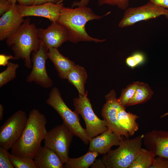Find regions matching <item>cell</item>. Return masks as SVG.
<instances>
[{"instance_id": "34", "label": "cell", "mask_w": 168, "mask_h": 168, "mask_svg": "<svg viewBox=\"0 0 168 168\" xmlns=\"http://www.w3.org/2000/svg\"><path fill=\"white\" fill-rule=\"evenodd\" d=\"M160 7L168 8V0H148Z\"/></svg>"}, {"instance_id": "36", "label": "cell", "mask_w": 168, "mask_h": 168, "mask_svg": "<svg viewBox=\"0 0 168 168\" xmlns=\"http://www.w3.org/2000/svg\"><path fill=\"white\" fill-rule=\"evenodd\" d=\"M35 0H17L19 4L24 6H29L34 5Z\"/></svg>"}, {"instance_id": "26", "label": "cell", "mask_w": 168, "mask_h": 168, "mask_svg": "<svg viewBox=\"0 0 168 168\" xmlns=\"http://www.w3.org/2000/svg\"><path fill=\"white\" fill-rule=\"evenodd\" d=\"M11 161L15 168H36L34 160L26 156H18L10 154Z\"/></svg>"}, {"instance_id": "12", "label": "cell", "mask_w": 168, "mask_h": 168, "mask_svg": "<svg viewBox=\"0 0 168 168\" xmlns=\"http://www.w3.org/2000/svg\"><path fill=\"white\" fill-rule=\"evenodd\" d=\"M37 35L48 50L51 48L60 47L69 39L67 28L57 21L51 22L46 29L38 28Z\"/></svg>"}, {"instance_id": "10", "label": "cell", "mask_w": 168, "mask_h": 168, "mask_svg": "<svg viewBox=\"0 0 168 168\" xmlns=\"http://www.w3.org/2000/svg\"><path fill=\"white\" fill-rule=\"evenodd\" d=\"M48 49L40 40L39 49L33 52L31 59L32 70L27 76V82H34L45 88L51 87L53 82L48 76L46 68V63L48 56Z\"/></svg>"}, {"instance_id": "28", "label": "cell", "mask_w": 168, "mask_h": 168, "mask_svg": "<svg viewBox=\"0 0 168 168\" xmlns=\"http://www.w3.org/2000/svg\"><path fill=\"white\" fill-rule=\"evenodd\" d=\"M145 59V56L143 54L136 52L127 57L126 63L128 66L133 68L143 63Z\"/></svg>"}, {"instance_id": "18", "label": "cell", "mask_w": 168, "mask_h": 168, "mask_svg": "<svg viewBox=\"0 0 168 168\" xmlns=\"http://www.w3.org/2000/svg\"><path fill=\"white\" fill-rule=\"evenodd\" d=\"M48 58L53 63L59 77L62 79H67L69 72L76 64L61 54L57 48L49 49Z\"/></svg>"}, {"instance_id": "23", "label": "cell", "mask_w": 168, "mask_h": 168, "mask_svg": "<svg viewBox=\"0 0 168 168\" xmlns=\"http://www.w3.org/2000/svg\"><path fill=\"white\" fill-rule=\"evenodd\" d=\"M153 94V91L147 84L139 82L135 94L127 107L146 102L151 98Z\"/></svg>"}, {"instance_id": "32", "label": "cell", "mask_w": 168, "mask_h": 168, "mask_svg": "<svg viewBox=\"0 0 168 168\" xmlns=\"http://www.w3.org/2000/svg\"><path fill=\"white\" fill-rule=\"evenodd\" d=\"M0 66L7 65L10 59L15 60L14 56L11 55H5L4 54H0Z\"/></svg>"}, {"instance_id": "9", "label": "cell", "mask_w": 168, "mask_h": 168, "mask_svg": "<svg viewBox=\"0 0 168 168\" xmlns=\"http://www.w3.org/2000/svg\"><path fill=\"white\" fill-rule=\"evenodd\" d=\"M118 24L119 27L123 28L130 26L143 21L165 15L168 19V9L158 6L149 1L141 6L128 7Z\"/></svg>"}, {"instance_id": "22", "label": "cell", "mask_w": 168, "mask_h": 168, "mask_svg": "<svg viewBox=\"0 0 168 168\" xmlns=\"http://www.w3.org/2000/svg\"><path fill=\"white\" fill-rule=\"evenodd\" d=\"M155 157L151 151L142 148L129 168H150Z\"/></svg>"}, {"instance_id": "1", "label": "cell", "mask_w": 168, "mask_h": 168, "mask_svg": "<svg viewBox=\"0 0 168 168\" xmlns=\"http://www.w3.org/2000/svg\"><path fill=\"white\" fill-rule=\"evenodd\" d=\"M110 13L109 12L104 15H98L87 6H81L72 8L63 6L57 21L67 28L69 35L68 40L70 42L74 43L81 41L102 42L105 40L98 39L89 35L85 30V26L89 21L100 19Z\"/></svg>"}, {"instance_id": "14", "label": "cell", "mask_w": 168, "mask_h": 168, "mask_svg": "<svg viewBox=\"0 0 168 168\" xmlns=\"http://www.w3.org/2000/svg\"><path fill=\"white\" fill-rule=\"evenodd\" d=\"M143 141L146 149L156 156L168 159V131L153 130L144 135Z\"/></svg>"}, {"instance_id": "37", "label": "cell", "mask_w": 168, "mask_h": 168, "mask_svg": "<svg viewBox=\"0 0 168 168\" xmlns=\"http://www.w3.org/2000/svg\"><path fill=\"white\" fill-rule=\"evenodd\" d=\"M89 1L90 0H80L79 1L74 2L72 3V7L75 6H87L89 3Z\"/></svg>"}, {"instance_id": "6", "label": "cell", "mask_w": 168, "mask_h": 168, "mask_svg": "<svg viewBox=\"0 0 168 168\" xmlns=\"http://www.w3.org/2000/svg\"><path fill=\"white\" fill-rule=\"evenodd\" d=\"M87 91L84 95L79 94L73 99L74 111L80 115L86 126V132L90 140L108 129V124L105 119L99 118L93 110L90 101L87 97Z\"/></svg>"}, {"instance_id": "11", "label": "cell", "mask_w": 168, "mask_h": 168, "mask_svg": "<svg viewBox=\"0 0 168 168\" xmlns=\"http://www.w3.org/2000/svg\"><path fill=\"white\" fill-rule=\"evenodd\" d=\"M105 97L106 102L102 109L101 115L107 123L108 130L119 136L129 138L130 136L128 133L121 128L118 122V113L122 106L118 101L115 91L111 90Z\"/></svg>"}, {"instance_id": "25", "label": "cell", "mask_w": 168, "mask_h": 168, "mask_svg": "<svg viewBox=\"0 0 168 168\" xmlns=\"http://www.w3.org/2000/svg\"><path fill=\"white\" fill-rule=\"evenodd\" d=\"M139 82H133L123 89L120 96L118 98L120 104L125 107L131 99L134 96Z\"/></svg>"}, {"instance_id": "33", "label": "cell", "mask_w": 168, "mask_h": 168, "mask_svg": "<svg viewBox=\"0 0 168 168\" xmlns=\"http://www.w3.org/2000/svg\"><path fill=\"white\" fill-rule=\"evenodd\" d=\"M64 0H35L34 5L41 4L48 2L56 4L63 3Z\"/></svg>"}, {"instance_id": "5", "label": "cell", "mask_w": 168, "mask_h": 168, "mask_svg": "<svg viewBox=\"0 0 168 168\" xmlns=\"http://www.w3.org/2000/svg\"><path fill=\"white\" fill-rule=\"evenodd\" d=\"M46 103L53 108L59 114L65 125L73 133L86 145L89 142L86 129L83 128L80 122L78 115L72 111L63 100L59 90L56 87L50 91Z\"/></svg>"}, {"instance_id": "31", "label": "cell", "mask_w": 168, "mask_h": 168, "mask_svg": "<svg viewBox=\"0 0 168 168\" xmlns=\"http://www.w3.org/2000/svg\"><path fill=\"white\" fill-rule=\"evenodd\" d=\"M13 5L8 0H0V16L9 11Z\"/></svg>"}, {"instance_id": "38", "label": "cell", "mask_w": 168, "mask_h": 168, "mask_svg": "<svg viewBox=\"0 0 168 168\" xmlns=\"http://www.w3.org/2000/svg\"><path fill=\"white\" fill-rule=\"evenodd\" d=\"M4 107L3 105L0 104V120H2L3 117Z\"/></svg>"}, {"instance_id": "13", "label": "cell", "mask_w": 168, "mask_h": 168, "mask_svg": "<svg viewBox=\"0 0 168 168\" xmlns=\"http://www.w3.org/2000/svg\"><path fill=\"white\" fill-rule=\"evenodd\" d=\"M63 6V3L56 4L48 2L29 6L16 4L17 10L23 17L30 16L42 17L53 22L57 21L61 9Z\"/></svg>"}, {"instance_id": "27", "label": "cell", "mask_w": 168, "mask_h": 168, "mask_svg": "<svg viewBox=\"0 0 168 168\" xmlns=\"http://www.w3.org/2000/svg\"><path fill=\"white\" fill-rule=\"evenodd\" d=\"M131 0H98L99 6L107 4L112 6H116L120 9L125 10L129 5Z\"/></svg>"}, {"instance_id": "19", "label": "cell", "mask_w": 168, "mask_h": 168, "mask_svg": "<svg viewBox=\"0 0 168 168\" xmlns=\"http://www.w3.org/2000/svg\"><path fill=\"white\" fill-rule=\"evenodd\" d=\"M139 117L136 114L127 112L125 108L123 106L119 109L117 114L119 124L129 136H133L138 129V124L136 120Z\"/></svg>"}, {"instance_id": "35", "label": "cell", "mask_w": 168, "mask_h": 168, "mask_svg": "<svg viewBox=\"0 0 168 168\" xmlns=\"http://www.w3.org/2000/svg\"><path fill=\"white\" fill-rule=\"evenodd\" d=\"M91 166V168H106V166L103 161L102 159H96Z\"/></svg>"}, {"instance_id": "29", "label": "cell", "mask_w": 168, "mask_h": 168, "mask_svg": "<svg viewBox=\"0 0 168 168\" xmlns=\"http://www.w3.org/2000/svg\"><path fill=\"white\" fill-rule=\"evenodd\" d=\"M7 150L0 147V168H14Z\"/></svg>"}, {"instance_id": "17", "label": "cell", "mask_w": 168, "mask_h": 168, "mask_svg": "<svg viewBox=\"0 0 168 168\" xmlns=\"http://www.w3.org/2000/svg\"><path fill=\"white\" fill-rule=\"evenodd\" d=\"M33 160L36 168H63L64 165L57 154L45 146L40 147Z\"/></svg>"}, {"instance_id": "2", "label": "cell", "mask_w": 168, "mask_h": 168, "mask_svg": "<svg viewBox=\"0 0 168 168\" xmlns=\"http://www.w3.org/2000/svg\"><path fill=\"white\" fill-rule=\"evenodd\" d=\"M45 116L38 110L29 112L27 123L22 134L12 147L11 154L18 156L34 159L47 133Z\"/></svg>"}, {"instance_id": "8", "label": "cell", "mask_w": 168, "mask_h": 168, "mask_svg": "<svg viewBox=\"0 0 168 168\" xmlns=\"http://www.w3.org/2000/svg\"><path fill=\"white\" fill-rule=\"evenodd\" d=\"M74 135L63 123L47 132L44 139V146L55 152L64 164L69 158V147Z\"/></svg>"}, {"instance_id": "16", "label": "cell", "mask_w": 168, "mask_h": 168, "mask_svg": "<svg viewBox=\"0 0 168 168\" xmlns=\"http://www.w3.org/2000/svg\"><path fill=\"white\" fill-rule=\"evenodd\" d=\"M122 138V136L108 129L90 140L88 151L105 155L112 146H119Z\"/></svg>"}, {"instance_id": "3", "label": "cell", "mask_w": 168, "mask_h": 168, "mask_svg": "<svg viewBox=\"0 0 168 168\" xmlns=\"http://www.w3.org/2000/svg\"><path fill=\"white\" fill-rule=\"evenodd\" d=\"M30 20L27 17L17 31L6 40V44L13 51L15 60L23 59L25 66L29 69L32 67L31 53L38 51L40 42L38 37V29L35 24L30 23Z\"/></svg>"}, {"instance_id": "15", "label": "cell", "mask_w": 168, "mask_h": 168, "mask_svg": "<svg viewBox=\"0 0 168 168\" xmlns=\"http://www.w3.org/2000/svg\"><path fill=\"white\" fill-rule=\"evenodd\" d=\"M25 19L17 10L16 4L0 18V40H6L14 35Z\"/></svg>"}, {"instance_id": "24", "label": "cell", "mask_w": 168, "mask_h": 168, "mask_svg": "<svg viewBox=\"0 0 168 168\" xmlns=\"http://www.w3.org/2000/svg\"><path fill=\"white\" fill-rule=\"evenodd\" d=\"M19 66L17 63L8 62L6 68L0 73V87L16 77V71Z\"/></svg>"}, {"instance_id": "7", "label": "cell", "mask_w": 168, "mask_h": 168, "mask_svg": "<svg viewBox=\"0 0 168 168\" xmlns=\"http://www.w3.org/2000/svg\"><path fill=\"white\" fill-rule=\"evenodd\" d=\"M28 117L21 110L8 118L0 128V147L8 150L20 138L26 124Z\"/></svg>"}, {"instance_id": "21", "label": "cell", "mask_w": 168, "mask_h": 168, "mask_svg": "<svg viewBox=\"0 0 168 168\" xmlns=\"http://www.w3.org/2000/svg\"><path fill=\"white\" fill-rule=\"evenodd\" d=\"M99 154L95 152L88 151L84 155L77 158H69L64 163L65 168H88L94 162Z\"/></svg>"}, {"instance_id": "39", "label": "cell", "mask_w": 168, "mask_h": 168, "mask_svg": "<svg viewBox=\"0 0 168 168\" xmlns=\"http://www.w3.org/2000/svg\"><path fill=\"white\" fill-rule=\"evenodd\" d=\"M13 4L15 5L16 4V2H17V0H8Z\"/></svg>"}, {"instance_id": "20", "label": "cell", "mask_w": 168, "mask_h": 168, "mask_svg": "<svg viewBox=\"0 0 168 168\" xmlns=\"http://www.w3.org/2000/svg\"><path fill=\"white\" fill-rule=\"evenodd\" d=\"M87 77L85 69L81 66L76 65L68 73L67 79L77 88L79 94L84 95L86 93L85 85Z\"/></svg>"}, {"instance_id": "30", "label": "cell", "mask_w": 168, "mask_h": 168, "mask_svg": "<svg viewBox=\"0 0 168 168\" xmlns=\"http://www.w3.org/2000/svg\"><path fill=\"white\" fill-rule=\"evenodd\" d=\"M150 168H168V159L157 156Z\"/></svg>"}, {"instance_id": "4", "label": "cell", "mask_w": 168, "mask_h": 168, "mask_svg": "<svg viewBox=\"0 0 168 168\" xmlns=\"http://www.w3.org/2000/svg\"><path fill=\"white\" fill-rule=\"evenodd\" d=\"M144 134L131 139L122 138L117 149L110 150L102 160L107 168H129L142 148Z\"/></svg>"}]
</instances>
